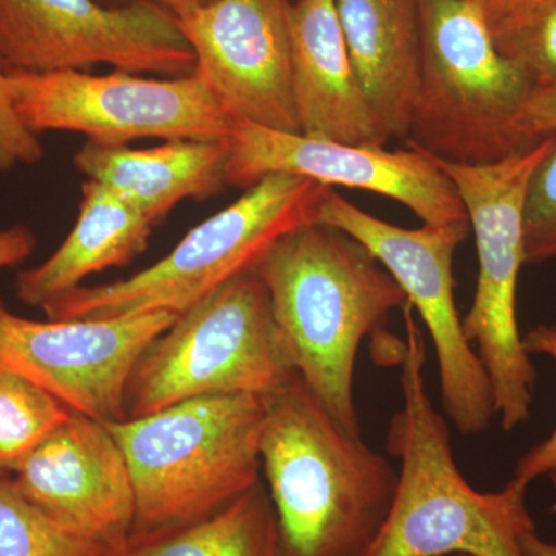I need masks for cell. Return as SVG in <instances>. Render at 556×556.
<instances>
[{"instance_id":"6da1fadb","label":"cell","mask_w":556,"mask_h":556,"mask_svg":"<svg viewBox=\"0 0 556 556\" xmlns=\"http://www.w3.org/2000/svg\"><path fill=\"white\" fill-rule=\"evenodd\" d=\"M254 269L268 288L295 372L343 430L362 437L357 353L407 305V295L364 244L321 223L278 239Z\"/></svg>"},{"instance_id":"7a4b0ae2","label":"cell","mask_w":556,"mask_h":556,"mask_svg":"<svg viewBox=\"0 0 556 556\" xmlns=\"http://www.w3.org/2000/svg\"><path fill=\"white\" fill-rule=\"evenodd\" d=\"M260 457L283 556H361L386 521L399 471L336 422L298 372L263 394Z\"/></svg>"},{"instance_id":"3957f363","label":"cell","mask_w":556,"mask_h":556,"mask_svg":"<svg viewBox=\"0 0 556 556\" xmlns=\"http://www.w3.org/2000/svg\"><path fill=\"white\" fill-rule=\"evenodd\" d=\"M404 321L402 407L387 434L388 453L401 464L396 495L361 556H526L521 536L535 530L529 486L515 478L497 492L468 484L453 456L448 419L428 396L426 336L408 303Z\"/></svg>"},{"instance_id":"277c9868","label":"cell","mask_w":556,"mask_h":556,"mask_svg":"<svg viewBox=\"0 0 556 556\" xmlns=\"http://www.w3.org/2000/svg\"><path fill=\"white\" fill-rule=\"evenodd\" d=\"M263 417V396L230 394L105 422L129 466L131 533L206 518L257 485Z\"/></svg>"},{"instance_id":"5b68a950","label":"cell","mask_w":556,"mask_h":556,"mask_svg":"<svg viewBox=\"0 0 556 556\" xmlns=\"http://www.w3.org/2000/svg\"><path fill=\"white\" fill-rule=\"evenodd\" d=\"M417 2L422 64L408 148L450 163L490 164L536 146L521 127L535 83L497 50L477 7Z\"/></svg>"},{"instance_id":"8992f818","label":"cell","mask_w":556,"mask_h":556,"mask_svg":"<svg viewBox=\"0 0 556 556\" xmlns=\"http://www.w3.org/2000/svg\"><path fill=\"white\" fill-rule=\"evenodd\" d=\"M327 186L291 174H270L232 204L190 229L166 257L135 276L79 287L42 306L51 320H105L175 313L255 268L291 230L317 223Z\"/></svg>"},{"instance_id":"52a82bcc","label":"cell","mask_w":556,"mask_h":556,"mask_svg":"<svg viewBox=\"0 0 556 556\" xmlns=\"http://www.w3.org/2000/svg\"><path fill=\"white\" fill-rule=\"evenodd\" d=\"M292 375L268 288L247 270L179 313L146 348L127 386V417L195 397L263 396Z\"/></svg>"},{"instance_id":"ba28073f","label":"cell","mask_w":556,"mask_h":556,"mask_svg":"<svg viewBox=\"0 0 556 556\" xmlns=\"http://www.w3.org/2000/svg\"><path fill=\"white\" fill-rule=\"evenodd\" d=\"M555 139L490 164L430 156L455 185L477 241V291L463 327L492 382L496 417L507 433L529 420L535 401L536 368L519 331L517 295L527 265V188Z\"/></svg>"},{"instance_id":"9c48e42d","label":"cell","mask_w":556,"mask_h":556,"mask_svg":"<svg viewBox=\"0 0 556 556\" xmlns=\"http://www.w3.org/2000/svg\"><path fill=\"white\" fill-rule=\"evenodd\" d=\"M3 76L14 115L35 137L43 131H73L108 146L144 138L228 141L236 126V118L195 73L167 79L123 70L109 75Z\"/></svg>"},{"instance_id":"30bf717a","label":"cell","mask_w":556,"mask_h":556,"mask_svg":"<svg viewBox=\"0 0 556 556\" xmlns=\"http://www.w3.org/2000/svg\"><path fill=\"white\" fill-rule=\"evenodd\" d=\"M317 223L356 239L382 263L416 308L433 340L442 412L463 437L485 433L496 417L492 382L457 314L453 257L470 225L405 229L383 222L334 189L318 207Z\"/></svg>"},{"instance_id":"8fae6325","label":"cell","mask_w":556,"mask_h":556,"mask_svg":"<svg viewBox=\"0 0 556 556\" xmlns=\"http://www.w3.org/2000/svg\"><path fill=\"white\" fill-rule=\"evenodd\" d=\"M123 72L179 78L195 56L177 16L152 2L0 0V73Z\"/></svg>"},{"instance_id":"7c38bea8","label":"cell","mask_w":556,"mask_h":556,"mask_svg":"<svg viewBox=\"0 0 556 556\" xmlns=\"http://www.w3.org/2000/svg\"><path fill=\"white\" fill-rule=\"evenodd\" d=\"M178 314L105 320H31L0 299V364L49 391L73 413L101 422L127 417L126 393L138 358Z\"/></svg>"},{"instance_id":"4fadbf2b","label":"cell","mask_w":556,"mask_h":556,"mask_svg":"<svg viewBox=\"0 0 556 556\" xmlns=\"http://www.w3.org/2000/svg\"><path fill=\"white\" fill-rule=\"evenodd\" d=\"M228 146L226 185L236 188H251L270 174L299 175L327 188L399 201L427 226L470 225L452 179L419 150L388 152L383 146L309 138L239 119Z\"/></svg>"},{"instance_id":"5bb4252c","label":"cell","mask_w":556,"mask_h":556,"mask_svg":"<svg viewBox=\"0 0 556 556\" xmlns=\"http://www.w3.org/2000/svg\"><path fill=\"white\" fill-rule=\"evenodd\" d=\"M291 0H211L175 14L195 75L230 116L299 134L291 86Z\"/></svg>"},{"instance_id":"9a60e30c","label":"cell","mask_w":556,"mask_h":556,"mask_svg":"<svg viewBox=\"0 0 556 556\" xmlns=\"http://www.w3.org/2000/svg\"><path fill=\"white\" fill-rule=\"evenodd\" d=\"M11 473L33 506L108 551L134 529L129 466L101 420L72 412Z\"/></svg>"},{"instance_id":"2e32d148","label":"cell","mask_w":556,"mask_h":556,"mask_svg":"<svg viewBox=\"0 0 556 556\" xmlns=\"http://www.w3.org/2000/svg\"><path fill=\"white\" fill-rule=\"evenodd\" d=\"M291 86L299 134L386 146L348 54L336 0H295L289 5Z\"/></svg>"},{"instance_id":"e0dca14e","label":"cell","mask_w":556,"mask_h":556,"mask_svg":"<svg viewBox=\"0 0 556 556\" xmlns=\"http://www.w3.org/2000/svg\"><path fill=\"white\" fill-rule=\"evenodd\" d=\"M351 64L388 139H407L422 64L417 0H336Z\"/></svg>"},{"instance_id":"ac0fdd59","label":"cell","mask_w":556,"mask_h":556,"mask_svg":"<svg viewBox=\"0 0 556 556\" xmlns=\"http://www.w3.org/2000/svg\"><path fill=\"white\" fill-rule=\"evenodd\" d=\"M228 155V141L175 139L150 149L87 141L73 163L155 226L179 201L217 195L226 186Z\"/></svg>"},{"instance_id":"d6986e66","label":"cell","mask_w":556,"mask_h":556,"mask_svg":"<svg viewBox=\"0 0 556 556\" xmlns=\"http://www.w3.org/2000/svg\"><path fill=\"white\" fill-rule=\"evenodd\" d=\"M152 229L150 219L129 201L87 179L72 232L46 262L17 274V299L42 308L84 287L83 281L93 274L126 266L148 249Z\"/></svg>"},{"instance_id":"ffe728a7","label":"cell","mask_w":556,"mask_h":556,"mask_svg":"<svg viewBox=\"0 0 556 556\" xmlns=\"http://www.w3.org/2000/svg\"><path fill=\"white\" fill-rule=\"evenodd\" d=\"M102 556H283L276 510L262 481L229 506L188 525L130 533Z\"/></svg>"},{"instance_id":"44dd1931","label":"cell","mask_w":556,"mask_h":556,"mask_svg":"<svg viewBox=\"0 0 556 556\" xmlns=\"http://www.w3.org/2000/svg\"><path fill=\"white\" fill-rule=\"evenodd\" d=\"M70 415L49 391L0 364V471L11 473Z\"/></svg>"},{"instance_id":"7402d4cb","label":"cell","mask_w":556,"mask_h":556,"mask_svg":"<svg viewBox=\"0 0 556 556\" xmlns=\"http://www.w3.org/2000/svg\"><path fill=\"white\" fill-rule=\"evenodd\" d=\"M108 548L70 532L33 506L0 471V556H102Z\"/></svg>"},{"instance_id":"603a6c76","label":"cell","mask_w":556,"mask_h":556,"mask_svg":"<svg viewBox=\"0 0 556 556\" xmlns=\"http://www.w3.org/2000/svg\"><path fill=\"white\" fill-rule=\"evenodd\" d=\"M525 239L529 265L556 260V139L527 188Z\"/></svg>"},{"instance_id":"cb8c5ba5","label":"cell","mask_w":556,"mask_h":556,"mask_svg":"<svg viewBox=\"0 0 556 556\" xmlns=\"http://www.w3.org/2000/svg\"><path fill=\"white\" fill-rule=\"evenodd\" d=\"M497 50L526 70L535 86L556 84V0Z\"/></svg>"},{"instance_id":"d4e9b609","label":"cell","mask_w":556,"mask_h":556,"mask_svg":"<svg viewBox=\"0 0 556 556\" xmlns=\"http://www.w3.org/2000/svg\"><path fill=\"white\" fill-rule=\"evenodd\" d=\"M527 353L546 356L556 365V325H536L522 334ZM556 471V426L544 441L526 452L515 467L514 478L529 486L538 478Z\"/></svg>"},{"instance_id":"484cf974","label":"cell","mask_w":556,"mask_h":556,"mask_svg":"<svg viewBox=\"0 0 556 556\" xmlns=\"http://www.w3.org/2000/svg\"><path fill=\"white\" fill-rule=\"evenodd\" d=\"M477 7L496 46L521 31L552 0H468Z\"/></svg>"},{"instance_id":"4316f807","label":"cell","mask_w":556,"mask_h":556,"mask_svg":"<svg viewBox=\"0 0 556 556\" xmlns=\"http://www.w3.org/2000/svg\"><path fill=\"white\" fill-rule=\"evenodd\" d=\"M521 127L533 144L556 137V84L535 86L522 113Z\"/></svg>"},{"instance_id":"83f0119b","label":"cell","mask_w":556,"mask_h":556,"mask_svg":"<svg viewBox=\"0 0 556 556\" xmlns=\"http://www.w3.org/2000/svg\"><path fill=\"white\" fill-rule=\"evenodd\" d=\"M36 239L27 226L16 225L0 230V269L10 268L30 257Z\"/></svg>"},{"instance_id":"f1b7e54d","label":"cell","mask_w":556,"mask_h":556,"mask_svg":"<svg viewBox=\"0 0 556 556\" xmlns=\"http://www.w3.org/2000/svg\"><path fill=\"white\" fill-rule=\"evenodd\" d=\"M548 478L556 490V471L548 475ZM521 551L526 556H556V543L543 540L538 535L536 529L530 530L521 536Z\"/></svg>"},{"instance_id":"f546056e","label":"cell","mask_w":556,"mask_h":556,"mask_svg":"<svg viewBox=\"0 0 556 556\" xmlns=\"http://www.w3.org/2000/svg\"><path fill=\"white\" fill-rule=\"evenodd\" d=\"M115 5H124V3L131 2H152L163 9L172 11L174 14L182 13V11L193 9V7L203 5V3L211 2V0H113Z\"/></svg>"},{"instance_id":"4dcf8cb0","label":"cell","mask_w":556,"mask_h":556,"mask_svg":"<svg viewBox=\"0 0 556 556\" xmlns=\"http://www.w3.org/2000/svg\"><path fill=\"white\" fill-rule=\"evenodd\" d=\"M445 556H473L468 554H452V555H445Z\"/></svg>"}]
</instances>
